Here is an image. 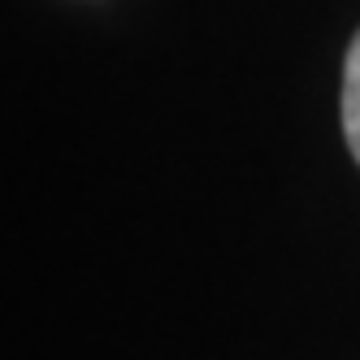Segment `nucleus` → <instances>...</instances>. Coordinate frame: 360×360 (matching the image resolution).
<instances>
[{
	"instance_id": "f257e3e1",
	"label": "nucleus",
	"mask_w": 360,
	"mask_h": 360,
	"mask_svg": "<svg viewBox=\"0 0 360 360\" xmlns=\"http://www.w3.org/2000/svg\"><path fill=\"white\" fill-rule=\"evenodd\" d=\"M343 135L352 157L360 161V35L347 48V65H343Z\"/></svg>"
}]
</instances>
